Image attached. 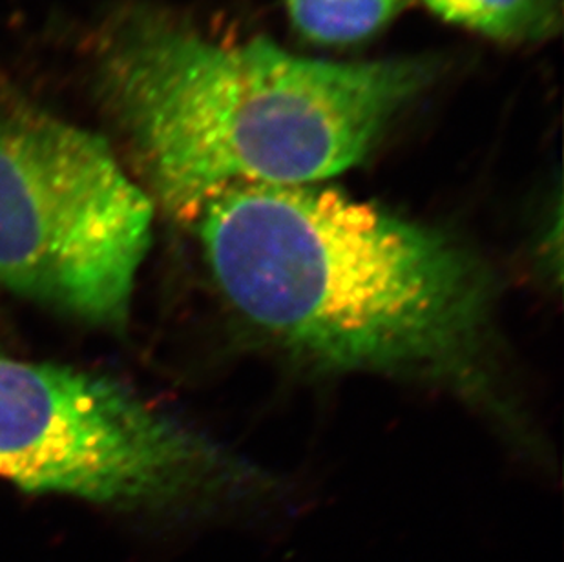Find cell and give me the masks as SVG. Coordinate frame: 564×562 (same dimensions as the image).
Instances as JSON below:
<instances>
[{
    "label": "cell",
    "mask_w": 564,
    "mask_h": 562,
    "mask_svg": "<svg viewBox=\"0 0 564 562\" xmlns=\"http://www.w3.org/2000/svg\"><path fill=\"white\" fill-rule=\"evenodd\" d=\"M194 225L232 307L340 371L490 389V272L458 239L330 186L246 185Z\"/></svg>",
    "instance_id": "cell-1"
},
{
    "label": "cell",
    "mask_w": 564,
    "mask_h": 562,
    "mask_svg": "<svg viewBox=\"0 0 564 562\" xmlns=\"http://www.w3.org/2000/svg\"><path fill=\"white\" fill-rule=\"evenodd\" d=\"M435 77L422 58L335 63L229 41L155 11L99 57L101 91L155 199L194 225L246 185H311L360 165Z\"/></svg>",
    "instance_id": "cell-2"
},
{
    "label": "cell",
    "mask_w": 564,
    "mask_h": 562,
    "mask_svg": "<svg viewBox=\"0 0 564 562\" xmlns=\"http://www.w3.org/2000/svg\"><path fill=\"white\" fill-rule=\"evenodd\" d=\"M154 203L94 133L0 116V285L91 324H123Z\"/></svg>",
    "instance_id": "cell-3"
},
{
    "label": "cell",
    "mask_w": 564,
    "mask_h": 562,
    "mask_svg": "<svg viewBox=\"0 0 564 562\" xmlns=\"http://www.w3.org/2000/svg\"><path fill=\"white\" fill-rule=\"evenodd\" d=\"M254 478L110 378L0 356V480L15 488L158 508L241 491Z\"/></svg>",
    "instance_id": "cell-4"
},
{
    "label": "cell",
    "mask_w": 564,
    "mask_h": 562,
    "mask_svg": "<svg viewBox=\"0 0 564 562\" xmlns=\"http://www.w3.org/2000/svg\"><path fill=\"white\" fill-rule=\"evenodd\" d=\"M446 22L502 43H533L560 28L557 0H422Z\"/></svg>",
    "instance_id": "cell-5"
},
{
    "label": "cell",
    "mask_w": 564,
    "mask_h": 562,
    "mask_svg": "<svg viewBox=\"0 0 564 562\" xmlns=\"http://www.w3.org/2000/svg\"><path fill=\"white\" fill-rule=\"evenodd\" d=\"M408 0H285L294 28L311 43L352 44L380 32Z\"/></svg>",
    "instance_id": "cell-6"
}]
</instances>
